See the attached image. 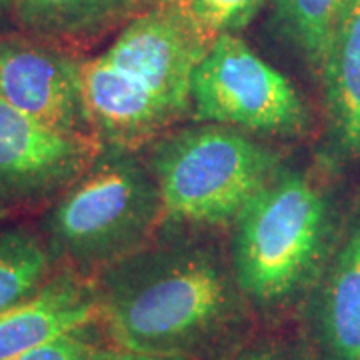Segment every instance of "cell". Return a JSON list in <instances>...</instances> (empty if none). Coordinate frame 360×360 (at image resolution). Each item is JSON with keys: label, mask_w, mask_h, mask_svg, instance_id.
<instances>
[{"label": "cell", "mask_w": 360, "mask_h": 360, "mask_svg": "<svg viewBox=\"0 0 360 360\" xmlns=\"http://www.w3.org/2000/svg\"><path fill=\"white\" fill-rule=\"evenodd\" d=\"M98 326L112 347L186 360H231L257 314L231 257L179 238L139 248L96 274Z\"/></svg>", "instance_id": "1"}, {"label": "cell", "mask_w": 360, "mask_h": 360, "mask_svg": "<svg viewBox=\"0 0 360 360\" xmlns=\"http://www.w3.org/2000/svg\"><path fill=\"white\" fill-rule=\"evenodd\" d=\"M210 42L176 0H162L84 60L82 98L101 146L139 150L193 112L194 68Z\"/></svg>", "instance_id": "2"}, {"label": "cell", "mask_w": 360, "mask_h": 360, "mask_svg": "<svg viewBox=\"0 0 360 360\" xmlns=\"http://www.w3.org/2000/svg\"><path fill=\"white\" fill-rule=\"evenodd\" d=\"M231 264L255 314L274 319L314 281L328 232V205L314 180L281 170L232 222Z\"/></svg>", "instance_id": "3"}, {"label": "cell", "mask_w": 360, "mask_h": 360, "mask_svg": "<svg viewBox=\"0 0 360 360\" xmlns=\"http://www.w3.org/2000/svg\"><path fill=\"white\" fill-rule=\"evenodd\" d=\"M165 206L148 160L136 150L103 146L44 220L52 260L82 274L101 272L148 245Z\"/></svg>", "instance_id": "4"}, {"label": "cell", "mask_w": 360, "mask_h": 360, "mask_svg": "<svg viewBox=\"0 0 360 360\" xmlns=\"http://www.w3.org/2000/svg\"><path fill=\"white\" fill-rule=\"evenodd\" d=\"M148 165L165 219L196 226L232 224L281 172L266 144L212 122L162 134L153 142Z\"/></svg>", "instance_id": "5"}, {"label": "cell", "mask_w": 360, "mask_h": 360, "mask_svg": "<svg viewBox=\"0 0 360 360\" xmlns=\"http://www.w3.org/2000/svg\"><path fill=\"white\" fill-rule=\"evenodd\" d=\"M191 98L198 120L246 134L290 139L309 127L307 106L292 82L234 32L208 44L194 68Z\"/></svg>", "instance_id": "6"}, {"label": "cell", "mask_w": 360, "mask_h": 360, "mask_svg": "<svg viewBox=\"0 0 360 360\" xmlns=\"http://www.w3.org/2000/svg\"><path fill=\"white\" fill-rule=\"evenodd\" d=\"M101 148L96 139L52 130L0 101V208L63 194Z\"/></svg>", "instance_id": "7"}, {"label": "cell", "mask_w": 360, "mask_h": 360, "mask_svg": "<svg viewBox=\"0 0 360 360\" xmlns=\"http://www.w3.org/2000/svg\"><path fill=\"white\" fill-rule=\"evenodd\" d=\"M80 65L56 44L0 39V101L49 129L94 139Z\"/></svg>", "instance_id": "8"}, {"label": "cell", "mask_w": 360, "mask_h": 360, "mask_svg": "<svg viewBox=\"0 0 360 360\" xmlns=\"http://www.w3.org/2000/svg\"><path fill=\"white\" fill-rule=\"evenodd\" d=\"M98 322L94 278L75 269L49 276L32 296L0 314V360L42 347Z\"/></svg>", "instance_id": "9"}, {"label": "cell", "mask_w": 360, "mask_h": 360, "mask_svg": "<svg viewBox=\"0 0 360 360\" xmlns=\"http://www.w3.org/2000/svg\"><path fill=\"white\" fill-rule=\"evenodd\" d=\"M309 342L314 360H360V222L314 292Z\"/></svg>", "instance_id": "10"}, {"label": "cell", "mask_w": 360, "mask_h": 360, "mask_svg": "<svg viewBox=\"0 0 360 360\" xmlns=\"http://www.w3.org/2000/svg\"><path fill=\"white\" fill-rule=\"evenodd\" d=\"M162 0H14L18 26L49 44H78L98 39L146 13Z\"/></svg>", "instance_id": "11"}, {"label": "cell", "mask_w": 360, "mask_h": 360, "mask_svg": "<svg viewBox=\"0 0 360 360\" xmlns=\"http://www.w3.org/2000/svg\"><path fill=\"white\" fill-rule=\"evenodd\" d=\"M336 144L360 153V0H352L321 68Z\"/></svg>", "instance_id": "12"}, {"label": "cell", "mask_w": 360, "mask_h": 360, "mask_svg": "<svg viewBox=\"0 0 360 360\" xmlns=\"http://www.w3.org/2000/svg\"><path fill=\"white\" fill-rule=\"evenodd\" d=\"M352 0H274V20L283 37L321 72Z\"/></svg>", "instance_id": "13"}, {"label": "cell", "mask_w": 360, "mask_h": 360, "mask_svg": "<svg viewBox=\"0 0 360 360\" xmlns=\"http://www.w3.org/2000/svg\"><path fill=\"white\" fill-rule=\"evenodd\" d=\"M52 255L37 234L0 229V314L32 296L51 276Z\"/></svg>", "instance_id": "14"}, {"label": "cell", "mask_w": 360, "mask_h": 360, "mask_svg": "<svg viewBox=\"0 0 360 360\" xmlns=\"http://www.w3.org/2000/svg\"><path fill=\"white\" fill-rule=\"evenodd\" d=\"M179 6L205 30L210 39L224 32L243 30L264 0H176Z\"/></svg>", "instance_id": "15"}, {"label": "cell", "mask_w": 360, "mask_h": 360, "mask_svg": "<svg viewBox=\"0 0 360 360\" xmlns=\"http://www.w3.org/2000/svg\"><path fill=\"white\" fill-rule=\"evenodd\" d=\"M231 360H314L309 338L264 335L250 338Z\"/></svg>", "instance_id": "16"}, {"label": "cell", "mask_w": 360, "mask_h": 360, "mask_svg": "<svg viewBox=\"0 0 360 360\" xmlns=\"http://www.w3.org/2000/svg\"><path fill=\"white\" fill-rule=\"evenodd\" d=\"M89 328L58 336L51 342L26 350L11 360H90V354L96 347L90 338Z\"/></svg>", "instance_id": "17"}, {"label": "cell", "mask_w": 360, "mask_h": 360, "mask_svg": "<svg viewBox=\"0 0 360 360\" xmlns=\"http://www.w3.org/2000/svg\"><path fill=\"white\" fill-rule=\"evenodd\" d=\"M90 360H186L176 359V356H160V354H144V352H134L127 348L108 347V348H94L90 354Z\"/></svg>", "instance_id": "18"}, {"label": "cell", "mask_w": 360, "mask_h": 360, "mask_svg": "<svg viewBox=\"0 0 360 360\" xmlns=\"http://www.w3.org/2000/svg\"><path fill=\"white\" fill-rule=\"evenodd\" d=\"M14 6V0H0V16L4 13H8V11H13Z\"/></svg>", "instance_id": "19"}]
</instances>
